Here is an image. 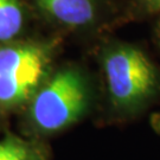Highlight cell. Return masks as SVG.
I'll list each match as a JSON object with an SVG mask.
<instances>
[{"label":"cell","instance_id":"obj_1","mask_svg":"<svg viewBox=\"0 0 160 160\" xmlns=\"http://www.w3.org/2000/svg\"><path fill=\"white\" fill-rule=\"evenodd\" d=\"M110 102L123 116H135L160 96V67L143 48L125 42L108 45L102 55Z\"/></svg>","mask_w":160,"mask_h":160},{"label":"cell","instance_id":"obj_2","mask_svg":"<svg viewBox=\"0 0 160 160\" xmlns=\"http://www.w3.org/2000/svg\"><path fill=\"white\" fill-rule=\"evenodd\" d=\"M90 90L84 75L76 68L58 70L39 87L30 100L29 118L39 132L63 131L86 114Z\"/></svg>","mask_w":160,"mask_h":160},{"label":"cell","instance_id":"obj_3","mask_svg":"<svg viewBox=\"0 0 160 160\" xmlns=\"http://www.w3.org/2000/svg\"><path fill=\"white\" fill-rule=\"evenodd\" d=\"M52 59V45L25 40L0 44V108L30 101L44 83Z\"/></svg>","mask_w":160,"mask_h":160},{"label":"cell","instance_id":"obj_4","mask_svg":"<svg viewBox=\"0 0 160 160\" xmlns=\"http://www.w3.org/2000/svg\"><path fill=\"white\" fill-rule=\"evenodd\" d=\"M38 11L57 26L68 30L92 28L114 10V0H32Z\"/></svg>","mask_w":160,"mask_h":160},{"label":"cell","instance_id":"obj_5","mask_svg":"<svg viewBox=\"0 0 160 160\" xmlns=\"http://www.w3.org/2000/svg\"><path fill=\"white\" fill-rule=\"evenodd\" d=\"M26 22L23 0H0V44L17 39Z\"/></svg>","mask_w":160,"mask_h":160},{"label":"cell","instance_id":"obj_6","mask_svg":"<svg viewBox=\"0 0 160 160\" xmlns=\"http://www.w3.org/2000/svg\"><path fill=\"white\" fill-rule=\"evenodd\" d=\"M46 149L38 143L20 138L6 137L0 140V160H46Z\"/></svg>","mask_w":160,"mask_h":160},{"label":"cell","instance_id":"obj_7","mask_svg":"<svg viewBox=\"0 0 160 160\" xmlns=\"http://www.w3.org/2000/svg\"><path fill=\"white\" fill-rule=\"evenodd\" d=\"M123 16L132 20L160 16V0H127Z\"/></svg>","mask_w":160,"mask_h":160},{"label":"cell","instance_id":"obj_8","mask_svg":"<svg viewBox=\"0 0 160 160\" xmlns=\"http://www.w3.org/2000/svg\"><path fill=\"white\" fill-rule=\"evenodd\" d=\"M151 125L153 127L154 132L160 134V113L159 114L152 115V118H151Z\"/></svg>","mask_w":160,"mask_h":160},{"label":"cell","instance_id":"obj_9","mask_svg":"<svg viewBox=\"0 0 160 160\" xmlns=\"http://www.w3.org/2000/svg\"><path fill=\"white\" fill-rule=\"evenodd\" d=\"M154 42L160 50V16H158V22L154 26Z\"/></svg>","mask_w":160,"mask_h":160}]
</instances>
